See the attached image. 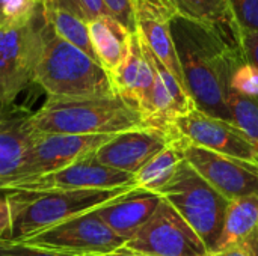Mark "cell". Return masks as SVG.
<instances>
[{"label": "cell", "mask_w": 258, "mask_h": 256, "mask_svg": "<svg viewBox=\"0 0 258 256\" xmlns=\"http://www.w3.org/2000/svg\"><path fill=\"white\" fill-rule=\"evenodd\" d=\"M230 91L243 97L258 98V69L246 62V59L234 69L230 80Z\"/></svg>", "instance_id": "cell-25"}, {"label": "cell", "mask_w": 258, "mask_h": 256, "mask_svg": "<svg viewBox=\"0 0 258 256\" xmlns=\"http://www.w3.org/2000/svg\"><path fill=\"white\" fill-rule=\"evenodd\" d=\"M109 77L116 95L135 106L144 118L150 109L154 86V69L142 53L136 32L132 36L124 62Z\"/></svg>", "instance_id": "cell-14"}, {"label": "cell", "mask_w": 258, "mask_h": 256, "mask_svg": "<svg viewBox=\"0 0 258 256\" xmlns=\"http://www.w3.org/2000/svg\"><path fill=\"white\" fill-rule=\"evenodd\" d=\"M227 104L233 124L258 145V98L243 97L230 91Z\"/></svg>", "instance_id": "cell-22"}, {"label": "cell", "mask_w": 258, "mask_h": 256, "mask_svg": "<svg viewBox=\"0 0 258 256\" xmlns=\"http://www.w3.org/2000/svg\"><path fill=\"white\" fill-rule=\"evenodd\" d=\"M76 2H77L86 23H89L98 17H103V15H110L107 8L104 6L103 0H76Z\"/></svg>", "instance_id": "cell-30"}, {"label": "cell", "mask_w": 258, "mask_h": 256, "mask_svg": "<svg viewBox=\"0 0 258 256\" xmlns=\"http://www.w3.org/2000/svg\"><path fill=\"white\" fill-rule=\"evenodd\" d=\"M41 53L33 83L50 98H95L116 95L106 69L71 45L44 21L41 27Z\"/></svg>", "instance_id": "cell-3"}, {"label": "cell", "mask_w": 258, "mask_h": 256, "mask_svg": "<svg viewBox=\"0 0 258 256\" xmlns=\"http://www.w3.org/2000/svg\"><path fill=\"white\" fill-rule=\"evenodd\" d=\"M160 202L159 193L136 187L97 208V214L115 234L130 240L151 219Z\"/></svg>", "instance_id": "cell-15"}, {"label": "cell", "mask_w": 258, "mask_h": 256, "mask_svg": "<svg viewBox=\"0 0 258 256\" xmlns=\"http://www.w3.org/2000/svg\"><path fill=\"white\" fill-rule=\"evenodd\" d=\"M110 137L112 136L107 134H95V136L54 134V136L38 137L32 145V148L26 152L24 160L18 167V170L12 177L0 181V187L73 164L85 158L86 155L95 152Z\"/></svg>", "instance_id": "cell-11"}, {"label": "cell", "mask_w": 258, "mask_h": 256, "mask_svg": "<svg viewBox=\"0 0 258 256\" xmlns=\"http://www.w3.org/2000/svg\"><path fill=\"white\" fill-rule=\"evenodd\" d=\"M169 2H171V0H169ZM171 3H172V2H171Z\"/></svg>", "instance_id": "cell-34"}, {"label": "cell", "mask_w": 258, "mask_h": 256, "mask_svg": "<svg viewBox=\"0 0 258 256\" xmlns=\"http://www.w3.org/2000/svg\"><path fill=\"white\" fill-rule=\"evenodd\" d=\"M172 127L187 143L258 164V145L233 122L213 118L194 109L190 113L178 118Z\"/></svg>", "instance_id": "cell-10"}, {"label": "cell", "mask_w": 258, "mask_h": 256, "mask_svg": "<svg viewBox=\"0 0 258 256\" xmlns=\"http://www.w3.org/2000/svg\"><path fill=\"white\" fill-rule=\"evenodd\" d=\"M258 228V195L233 199L228 204L222 234L213 252L236 246Z\"/></svg>", "instance_id": "cell-18"}, {"label": "cell", "mask_w": 258, "mask_h": 256, "mask_svg": "<svg viewBox=\"0 0 258 256\" xmlns=\"http://www.w3.org/2000/svg\"><path fill=\"white\" fill-rule=\"evenodd\" d=\"M124 247L154 256L209 255L201 238L163 198L151 219L125 241Z\"/></svg>", "instance_id": "cell-7"}, {"label": "cell", "mask_w": 258, "mask_h": 256, "mask_svg": "<svg viewBox=\"0 0 258 256\" xmlns=\"http://www.w3.org/2000/svg\"><path fill=\"white\" fill-rule=\"evenodd\" d=\"M136 189L125 186L110 190L76 192H8L11 207V240L23 241L68 219L94 211Z\"/></svg>", "instance_id": "cell-4"}, {"label": "cell", "mask_w": 258, "mask_h": 256, "mask_svg": "<svg viewBox=\"0 0 258 256\" xmlns=\"http://www.w3.org/2000/svg\"><path fill=\"white\" fill-rule=\"evenodd\" d=\"M184 160L181 151V137L171 142L159 154H156L147 164L135 174V184L138 189L157 193L175 174L180 163Z\"/></svg>", "instance_id": "cell-19"}, {"label": "cell", "mask_w": 258, "mask_h": 256, "mask_svg": "<svg viewBox=\"0 0 258 256\" xmlns=\"http://www.w3.org/2000/svg\"><path fill=\"white\" fill-rule=\"evenodd\" d=\"M239 41L246 62L258 69V32L239 33Z\"/></svg>", "instance_id": "cell-28"}, {"label": "cell", "mask_w": 258, "mask_h": 256, "mask_svg": "<svg viewBox=\"0 0 258 256\" xmlns=\"http://www.w3.org/2000/svg\"><path fill=\"white\" fill-rule=\"evenodd\" d=\"M97 214V210L68 219L23 241L38 249L65 256H107L125 244Z\"/></svg>", "instance_id": "cell-6"}, {"label": "cell", "mask_w": 258, "mask_h": 256, "mask_svg": "<svg viewBox=\"0 0 258 256\" xmlns=\"http://www.w3.org/2000/svg\"><path fill=\"white\" fill-rule=\"evenodd\" d=\"M21 115H26V112L15 107L14 100L5 92L3 88H0V124L8 121V119L21 116Z\"/></svg>", "instance_id": "cell-31"}, {"label": "cell", "mask_w": 258, "mask_h": 256, "mask_svg": "<svg viewBox=\"0 0 258 256\" xmlns=\"http://www.w3.org/2000/svg\"><path fill=\"white\" fill-rule=\"evenodd\" d=\"M109 14L132 33L136 32V15L133 0H103Z\"/></svg>", "instance_id": "cell-26"}, {"label": "cell", "mask_w": 258, "mask_h": 256, "mask_svg": "<svg viewBox=\"0 0 258 256\" xmlns=\"http://www.w3.org/2000/svg\"><path fill=\"white\" fill-rule=\"evenodd\" d=\"M33 136H113L144 128L141 112L119 95L95 98H50L44 106L26 116Z\"/></svg>", "instance_id": "cell-2"}, {"label": "cell", "mask_w": 258, "mask_h": 256, "mask_svg": "<svg viewBox=\"0 0 258 256\" xmlns=\"http://www.w3.org/2000/svg\"><path fill=\"white\" fill-rule=\"evenodd\" d=\"M0 256H65L56 252L38 249L24 243L0 240Z\"/></svg>", "instance_id": "cell-27"}, {"label": "cell", "mask_w": 258, "mask_h": 256, "mask_svg": "<svg viewBox=\"0 0 258 256\" xmlns=\"http://www.w3.org/2000/svg\"><path fill=\"white\" fill-rule=\"evenodd\" d=\"M201 238L209 253L216 249L230 201L212 187L186 160L157 192Z\"/></svg>", "instance_id": "cell-5"}, {"label": "cell", "mask_w": 258, "mask_h": 256, "mask_svg": "<svg viewBox=\"0 0 258 256\" xmlns=\"http://www.w3.org/2000/svg\"><path fill=\"white\" fill-rule=\"evenodd\" d=\"M138 2H139V0H133V5H135V3H138Z\"/></svg>", "instance_id": "cell-33"}, {"label": "cell", "mask_w": 258, "mask_h": 256, "mask_svg": "<svg viewBox=\"0 0 258 256\" xmlns=\"http://www.w3.org/2000/svg\"><path fill=\"white\" fill-rule=\"evenodd\" d=\"M184 160L228 201L258 195V164L227 157L181 139Z\"/></svg>", "instance_id": "cell-12"}, {"label": "cell", "mask_w": 258, "mask_h": 256, "mask_svg": "<svg viewBox=\"0 0 258 256\" xmlns=\"http://www.w3.org/2000/svg\"><path fill=\"white\" fill-rule=\"evenodd\" d=\"M177 139H180V134L174 127L169 130L153 127L135 128L112 136L92 155L103 166L135 175L156 154Z\"/></svg>", "instance_id": "cell-13"}, {"label": "cell", "mask_w": 258, "mask_h": 256, "mask_svg": "<svg viewBox=\"0 0 258 256\" xmlns=\"http://www.w3.org/2000/svg\"><path fill=\"white\" fill-rule=\"evenodd\" d=\"M169 27L186 91L195 107L233 122L227 95L234 69L245 60L236 26L207 23L177 12Z\"/></svg>", "instance_id": "cell-1"}, {"label": "cell", "mask_w": 258, "mask_h": 256, "mask_svg": "<svg viewBox=\"0 0 258 256\" xmlns=\"http://www.w3.org/2000/svg\"><path fill=\"white\" fill-rule=\"evenodd\" d=\"M207 256H251L246 250H243L242 247L239 246H231V247H227V249H222V250H218V252H212Z\"/></svg>", "instance_id": "cell-32"}, {"label": "cell", "mask_w": 258, "mask_h": 256, "mask_svg": "<svg viewBox=\"0 0 258 256\" xmlns=\"http://www.w3.org/2000/svg\"><path fill=\"white\" fill-rule=\"evenodd\" d=\"M136 186L135 175L100 164L92 154L62 169L15 181L5 187L9 192H76L110 190Z\"/></svg>", "instance_id": "cell-8"}, {"label": "cell", "mask_w": 258, "mask_h": 256, "mask_svg": "<svg viewBox=\"0 0 258 256\" xmlns=\"http://www.w3.org/2000/svg\"><path fill=\"white\" fill-rule=\"evenodd\" d=\"M175 9L195 20L215 24H234L227 0H171Z\"/></svg>", "instance_id": "cell-21"}, {"label": "cell", "mask_w": 258, "mask_h": 256, "mask_svg": "<svg viewBox=\"0 0 258 256\" xmlns=\"http://www.w3.org/2000/svg\"><path fill=\"white\" fill-rule=\"evenodd\" d=\"M86 26L98 63L110 75L124 62L133 33L110 15L98 17Z\"/></svg>", "instance_id": "cell-16"}, {"label": "cell", "mask_w": 258, "mask_h": 256, "mask_svg": "<svg viewBox=\"0 0 258 256\" xmlns=\"http://www.w3.org/2000/svg\"><path fill=\"white\" fill-rule=\"evenodd\" d=\"M42 18L54 30L57 36H60L71 45L82 50L91 59L98 62L89 39L88 26L83 20H80L77 15L71 12L60 11V9H42Z\"/></svg>", "instance_id": "cell-20"}, {"label": "cell", "mask_w": 258, "mask_h": 256, "mask_svg": "<svg viewBox=\"0 0 258 256\" xmlns=\"http://www.w3.org/2000/svg\"><path fill=\"white\" fill-rule=\"evenodd\" d=\"M11 207L8 192L0 189V240H11Z\"/></svg>", "instance_id": "cell-29"}, {"label": "cell", "mask_w": 258, "mask_h": 256, "mask_svg": "<svg viewBox=\"0 0 258 256\" xmlns=\"http://www.w3.org/2000/svg\"><path fill=\"white\" fill-rule=\"evenodd\" d=\"M26 115L0 124V181L12 177L21 166L26 152L36 137L26 125Z\"/></svg>", "instance_id": "cell-17"}, {"label": "cell", "mask_w": 258, "mask_h": 256, "mask_svg": "<svg viewBox=\"0 0 258 256\" xmlns=\"http://www.w3.org/2000/svg\"><path fill=\"white\" fill-rule=\"evenodd\" d=\"M42 9L27 24L0 27V88L15 100L33 83L36 62L41 53Z\"/></svg>", "instance_id": "cell-9"}, {"label": "cell", "mask_w": 258, "mask_h": 256, "mask_svg": "<svg viewBox=\"0 0 258 256\" xmlns=\"http://www.w3.org/2000/svg\"><path fill=\"white\" fill-rule=\"evenodd\" d=\"M227 3L239 33L258 32V0H227Z\"/></svg>", "instance_id": "cell-24"}, {"label": "cell", "mask_w": 258, "mask_h": 256, "mask_svg": "<svg viewBox=\"0 0 258 256\" xmlns=\"http://www.w3.org/2000/svg\"><path fill=\"white\" fill-rule=\"evenodd\" d=\"M41 11V0H0V27H20Z\"/></svg>", "instance_id": "cell-23"}]
</instances>
